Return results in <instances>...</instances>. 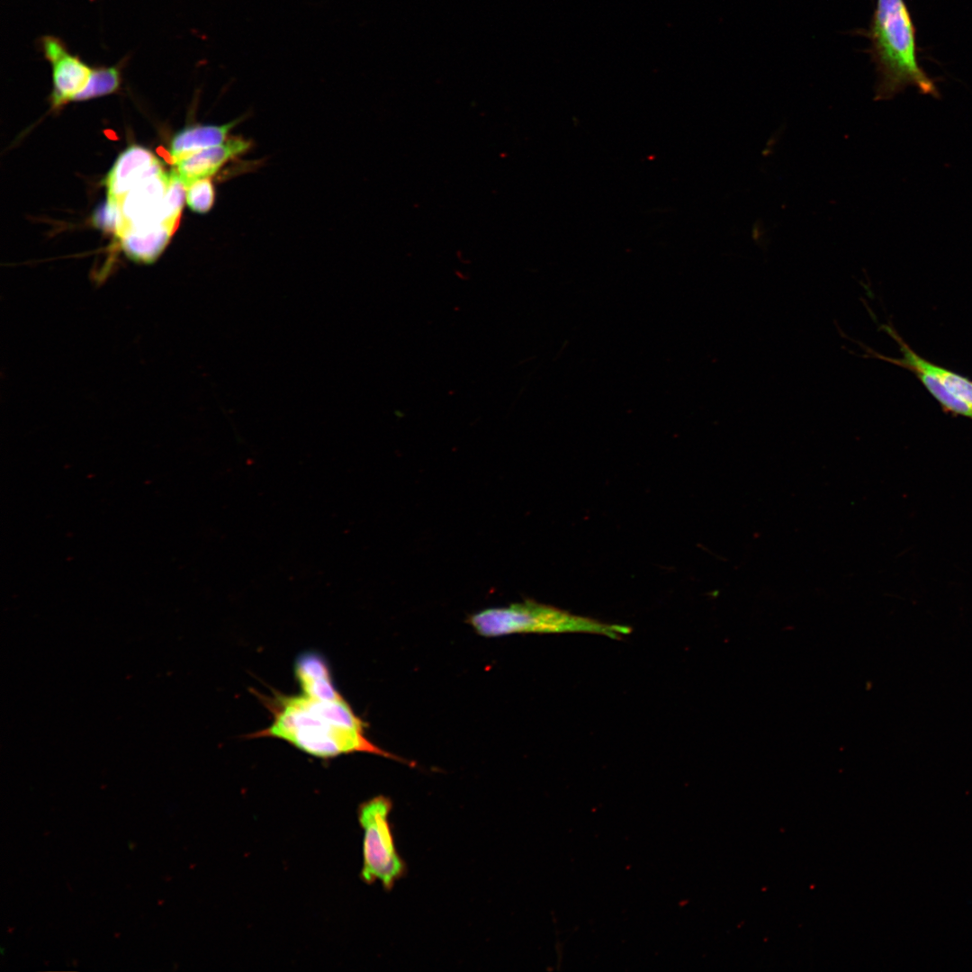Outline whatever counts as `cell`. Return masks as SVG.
<instances>
[{"instance_id":"obj_1","label":"cell","mask_w":972,"mask_h":972,"mask_svg":"<svg viewBox=\"0 0 972 972\" xmlns=\"http://www.w3.org/2000/svg\"><path fill=\"white\" fill-rule=\"evenodd\" d=\"M264 699L273 715V722L251 734V738H278L322 759L367 752L404 761L366 737L365 724L344 698L320 700L304 694L287 696L276 692Z\"/></svg>"},{"instance_id":"obj_2","label":"cell","mask_w":972,"mask_h":972,"mask_svg":"<svg viewBox=\"0 0 972 972\" xmlns=\"http://www.w3.org/2000/svg\"><path fill=\"white\" fill-rule=\"evenodd\" d=\"M868 37L878 74L875 100H890L908 86L940 97L935 81L918 63L915 28L904 0H877Z\"/></svg>"},{"instance_id":"obj_3","label":"cell","mask_w":972,"mask_h":972,"mask_svg":"<svg viewBox=\"0 0 972 972\" xmlns=\"http://www.w3.org/2000/svg\"><path fill=\"white\" fill-rule=\"evenodd\" d=\"M468 623L477 634L485 637L583 632L619 638L630 632L626 626L602 623L533 600L479 611L469 616Z\"/></svg>"},{"instance_id":"obj_4","label":"cell","mask_w":972,"mask_h":972,"mask_svg":"<svg viewBox=\"0 0 972 972\" xmlns=\"http://www.w3.org/2000/svg\"><path fill=\"white\" fill-rule=\"evenodd\" d=\"M392 802L383 796L363 803L358 818L364 831L362 879L372 884L380 881L390 890L405 872L389 823Z\"/></svg>"},{"instance_id":"obj_5","label":"cell","mask_w":972,"mask_h":972,"mask_svg":"<svg viewBox=\"0 0 972 972\" xmlns=\"http://www.w3.org/2000/svg\"><path fill=\"white\" fill-rule=\"evenodd\" d=\"M38 47L52 69V107L58 108L74 101L86 86L93 67L78 54L72 53L59 37L43 35L38 40Z\"/></svg>"},{"instance_id":"obj_6","label":"cell","mask_w":972,"mask_h":972,"mask_svg":"<svg viewBox=\"0 0 972 972\" xmlns=\"http://www.w3.org/2000/svg\"><path fill=\"white\" fill-rule=\"evenodd\" d=\"M169 178L170 173L163 170L143 179L128 192L120 204L122 226L117 238L128 231H142L163 224V203Z\"/></svg>"},{"instance_id":"obj_7","label":"cell","mask_w":972,"mask_h":972,"mask_svg":"<svg viewBox=\"0 0 972 972\" xmlns=\"http://www.w3.org/2000/svg\"><path fill=\"white\" fill-rule=\"evenodd\" d=\"M163 170L160 162L148 149L137 145L129 147L120 154L107 175V199L120 205L131 188Z\"/></svg>"},{"instance_id":"obj_8","label":"cell","mask_w":972,"mask_h":972,"mask_svg":"<svg viewBox=\"0 0 972 972\" xmlns=\"http://www.w3.org/2000/svg\"><path fill=\"white\" fill-rule=\"evenodd\" d=\"M881 328L886 332L899 346V350L902 353V357L895 358L883 356L878 352L870 349L869 347L861 345L866 349V355L863 356L866 358H878L883 361H886L893 364L905 368L909 371L914 368H921L936 375L940 381L953 394L959 397L963 400L972 405V381L968 378L960 375L953 371L948 370L942 366L935 364L927 361L926 359L918 356L899 336L894 327L888 324H883Z\"/></svg>"},{"instance_id":"obj_9","label":"cell","mask_w":972,"mask_h":972,"mask_svg":"<svg viewBox=\"0 0 972 972\" xmlns=\"http://www.w3.org/2000/svg\"><path fill=\"white\" fill-rule=\"evenodd\" d=\"M249 146L243 138L228 139L222 144L175 161L173 170L187 187L197 180L210 178L230 159L246 152Z\"/></svg>"},{"instance_id":"obj_10","label":"cell","mask_w":972,"mask_h":972,"mask_svg":"<svg viewBox=\"0 0 972 972\" xmlns=\"http://www.w3.org/2000/svg\"><path fill=\"white\" fill-rule=\"evenodd\" d=\"M294 673L304 695L320 700L343 698L335 687L327 661L318 652H307L298 656Z\"/></svg>"},{"instance_id":"obj_11","label":"cell","mask_w":972,"mask_h":972,"mask_svg":"<svg viewBox=\"0 0 972 972\" xmlns=\"http://www.w3.org/2000/svg\"><path fill=\"white\" fill-rule=\"evenodd\" d=\"M231 122L223 125H196L177 132L170 145V156L173 162L195 152L218 146L225 142L229 132L236 125Z\"/></svg>"},{"instance_id":"obj_12","label":"cell","mask_w":972,"mask_h":972,"mask_svg":"<svg viewBox=\"0 0 972 972\" xmlns=\"http://www.w3.org/2000/svg\"><path fill=\"white\" fill-rule=\"evenodd\" d=\"M174 231L164 224L142 231H128L119 239L124 254L131 260L150 264L166 248Z\"/></svg>"},{"instance_id":"obj_13","label":"cell","mask_w":972,"mask_h":972,"mask_svg":"<svg viewBox=\"0 0 972 972\" xmlns=\"http://www.w3.org/2000/svg\"><path fill=\"white\" fill-rule=\"evenodd\" d=\"M129 57L122 58L116 65L93 67L89 81L85 89L74 101H85L116 92L122 82V71Z\"/></svg>"},{"instance_id":"obj_14","label":"cell","mask_w":972,"mask_h":972,"mask_svg":"<svg viewBox=\"0 0 972 972\" xmlns=\"http://www.w3.org/2000/svg\"><path fill=\"white\" fill-rule=\"evenodd\" d=\"M945 411L972 419V405L953 394L933 374L921 368L911 370Z\"/></svg>"},{"instance_id":"obj_15","label":"cell","mask_w":972,"mask_h":972,"mask_svg":"<svg viewBox=\"0 0 972 972\" xmlns=\"http://www.w3.org/2000/svg\"><path fill=\"white\" fill-rule=\"evenodd\" d=\"M186 187L172 169L163 203V224L176 230L185 201Z\"/></svg>"},{"instance_id":"obj_16","label":"cell","mask_w":972,"mask_h":972,"mask_svg":"<svg viewBox=\"0 0 972 972\" xmlns=\"http://www.w3.org/2000/svg\"><path fill=\"white\" fill-rule=\"evenodd\" d=\"M215 200V190L210 178L197 180L186 187L185 202L195 212L205 213L211 210Z\"/></svg>"},{"instance_id":"obj_17","label":"cell","mask_w":972,"mask_h":972,"mask_svg":"<svg viewBox=\"0 0 972 972\" xmlns=\"http://www.w3.org/2000/svg\"><path fill=\"white\" fill-rule=\"evenodd\" d=\"M93 223L102 230L114 234L117 238L122 226L120 205L107 199L94 211Z\"/></svg>"}]
</instances>
